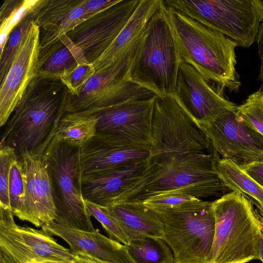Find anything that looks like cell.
<instances>
[{
	"mask_svg": "<svg viewBox=\"0 0 263 263\" xmlns=\"http://www.w3.org/2000/svg\"><path fill=\"white\" fill-rule=\"evenodd\" d=\"M162 0H140L136 10L106 50L92 63L95 73L114 65L143 34L147 24Z\"/></svg>",
	"mask_w": 263,
	"mask_h": 263,
	"instance_id": "7402d4cb",
	"label": "cell"
},
{
	"mask_svg": "<svg viewBox=\"0 0 263 263\" xmlns=\"http://www.w3.org/2000/svg\"><path fill=\"white\" fill-rule=\"evenodd\" d=\"M32 263H73V262L65 260H45Z\"/></svg>",
	"mask_w": 263,
	"mask_h": 263,
	"instance_id": "ab89813d",
	"label": "cell"
},
{
	"mask_svg": "<svg viewBox=\"0 0 263 263\" xmlns=\"http://www.w3.org/2000/svg\"><path fill=\"white\" fill-rule=\"evenodd\" d=\"M121 0H84V7L89 13L95 15L119 3Z\"/></svg>",
	"mask_w": 263,
	"mask_h": 263,
	"instance_id": "e575fe53",
	"label": "cell"
},
{
	"mask_svg": "<svg viewBox=\"0 0 263 263\" xmlns=\"http://www.w3.org/2000/svg\"><path fill=\"white\" fill-rule=\"evenodd\" d=\"M142 36L111 67L95 73L77 95L69 93L66 112L96 114L110 106L156 96L130 78Z\"/></svg>",
	"mask_w": 263,
	"mask_h": 263,
	"instance_id": "9c48e42d",
	"label": "cell"
},
{
	"mask_svg": "<svg viewBox=\"0 0 263 263\" xmlns=\"http://www.w3.org/2000/svg\"><path fill=\"white\" fill-rule=\"evenodd\" d=\"M212 149L240 166L263 160V136L239 121L235 111L201 127Z\"/></svg>",
	"mask_w": 263,
	"mask_h": 263,
	"instance_id": "5bb4252c",
	"label": "cell"
},
{
	"mask_svg": "<svg viewBox=\"0 0 263 263\" xmlns=\"http://www.w3.org/2000/svg\"><path fill=\"white\" fill-rule=\"evenodd\" d=\"M149 155V151L146 149L109 145L96 134L80 148L81 182L129 163L147 159Z\"/></svg>",
	"mask_w": 263,
	"mask_h": 263,
	"instance_id": "ffe728a7",
	"label": "cell"
},
{
	"mask_svg": "<svg viewBox=\"0 0 263 263\" xmlns=\"http://www.w3.org/2000/svg\"><path fill=\"white\" fill-rule=\"evenodd\" d=\"M259 259L263 263V229L262 230L259 241Z\"/></svg>",
	"mask_w": 263,
	"mask_h": 263,
	"instance_id": "f35d334b",
	"label": "cell"
},
{
	"mask_svg": "<svg viewBox=\"0 0 263 263\" xmlns=\"http://www.w3.org/2000/svg\"><path fill=\"white\" fill-rule=\"evenodd\" d=\"M224 89L181 61L172 96L201 128L226 114L236 111L237 106L224 98Z\"/></svg>",
	"mask_w": 263,
	"mask_h": 263,
	"instance_id": "4fadbf2b",
	"label": "cell"
},
{
	"mask_svg": "<svg viewBox=\"0 0 263 263\" xmlns=\"http://www.w3.org/2000/svg\"><path fill=\"white\" fill-rule=\"evenodd\" d=\"M153 210L163 222L162 239L171 248L174 263H210L215 223L213 202L197 199Z\"/></svg>",
	"mask_w": 263,
	"mask_h": 263,
	"instance_id": "8992f818",
	"label": "cell"
},
{
	"mask_svg": "<svg viewBox=\"0 0 263 263\" xmlns=\"http://www.w3.org/2000/svg\"><path fill=\"white\" fill-rule=\"evenodd\" d=\"M24 192L20 209L14 215L36 227H42L56 216L49 177L42 158L22 154Z\"/></svg>",
	"mask_w": 263,
	"mask_h": 263,
	"instance_id": "e0dca14e",
	"label": "cell"
},
{
	"mask_svg": "<svg viewBox=\"0 0 263 263\" xmlns=\"http://www.w3.org/2000/svg\"><path fill=\"white\" fill-rule=\"evenodd\" d=\"M73 253L74 255L73 263H101L83 252H77Z\"/></svg>",
	"mask_w": 263,
	"mask_h": 263,
	"instance_id": "74e56055",
	"label": "cell"
},
{
	"mask_svg": "<svg viewBox=\"0 0 263 263\" xmlns=\"http://www.w3.org/2000/svg\"><path fill=\"white\" fill-rule=\"evenodd\" d=\"M212 149L200 126L175 97L156 96L149 157L209 153Z\"/></svg>",
	"mask_w": 263,
	"mask_h": 263,
	"instance_id": "30bf717a",
	"label": "cell"
},
{
	"mask_svg": "<svg viewBox=\"0 0 263 263\" xmlns=\"http://www.w3.org/2000/svg\"><path fill=\"white\" fill-rule=\"evenodd\" d=\"M257 91L259 93L263 94V80L262 81V84H261L260 88Z\"/></svg>",
	"mask_w": 263,
	"mask_h": 263,
	"instance_id": "b9f144b4",
	"label": "cell"
},
{
	"mask_svg": "<svg viewBox=\"0 0 263 263\" xmlns=\"http://www.w3.org/2000/svg\"><path fill=\"white\" fill-rule=\"evenodd\" d=\"M155 97L121 103L97 113V134L111 145L149 151Z\"/></svg>",
	"mask_w": 263,
	"mask_h": 263,
	"instance_id": "7c38bea8",
	"label": "cell"
},
{
	"mask_svg": "<svg viewBox=\"0 0 263 263\" xmlns=\"http://www.w3.org/2000/svg\"><path fill=\"white\" fill-rule=\"evenodd\" d=\"M126 246L136 263H174L173 253L162 239L151 237L133 238Z\"/></svg>",
	"mask_w": 263,
	"mask_h": 263,
	"instance_id": "4316f807",
	"label": "cell"
},
{
	"mask_svg": "<svg viewBox=\"0 0 263 263\" xmlns=\"http://www.w3.org/2000/svg\"><path fill=\"white\" fill-rule=\"evenodd\" d=\"M24 192L22 162L18 158L12 164L9 183L10 208L15 215L18 212Z\"/></svg>",
	"mask_w": 263,
	"mask_h": 263,
	"instance_id": "1f68e13d",
	"label": "cell"
},
{
	"mask_svg": "<svg viewBox=\"0 0 263 263\" xmlns=\"http://www.w3.org/2000/svg\"><path fill=\"white\" fill-rule=\"evenodd\" d=\"M173 8L231 39L238 47L256 42L263 21L261 0H163Z\"/></svg>",
	"mask_w": 263,
	"mask_h": 263,
	"instance_id": "ba28073f",
	"label": "cell"
},
{
	"mask_svg": "<svg viewBox=\"0 0 263 263\" xmlns=\"http://www.w3.org/2000/svg\"><path fill=\"white\" fill-rule=\"evenodd\" d=\"M148 159L129 163L82 181L84 200L102 206L111 204L140 176L146 166Z\"/></svg>",
	"mask_w": 263,
	"mask_h": 263,
	"instance_id": "44dd1931",
	"label": "cell"
},
{
	"mask_svg": "<svg viewBox=\"0 0 263 263\" xmlns=\"http://www.w3.org/2000/svg\"><path fill=\"white\" fill-rule=\"evenodd\" d=\"M88 63L84 52L65 34L39 54L36 74L60 79L80 65Z\"/></svg>",
	"mask_w": 263,
	"mask_h": 263,
	"instance_id": "cb8c5ba5",
	"label": "cell"
},
{
	"mask_svg": "<svg viewBox=\"0 0 263 263\" xmlns=\"http://www.w3.org/2000/svg\"><path fill=\"white\" fill-rule=\"evenodd\" d=\"M215 232L210 263H247L259 259L263 226L253 204L232 191L213 201Z\"/></svg>",
	"mask_w": 263,
	"mask_h": 263,
	"instance_id": "277c9868",
	"label": "cell"
},
{
	"mask_svg": "<svg viewBox=\"0 0 263 263\" xmlns=\"http://www.w3.org/2000/svg\"><path fill=\"white\" fill-rule=\"evenodd\" d=\"M237 120L263 136V94L250 95L236 111Z\"/></svg>",
	"mask_w": 263,
	"mask_h": 263,
	"instance_id": "f1b7e54d",
	"label": "cell"
},
{
	"mask_svg": "<svg viewBox=\"0 0 263 263\" xmlns=\"http://www.w3.org/2000/svg\"><path fill=\"white\" fill-rule=\"evenodd\" d=\"M181 63L167 7L162 3L148 21L130 80L156 96H173Z\"/></svg>",
	"mask_w": 263,
	"mask_h": 263,
	"instance_id": "5b68a950",
	"label": "cell"
},
{
	"mask_svg": "<svg viewBox=\"0 0 263 263\" xmlns=\"http://www.w3.org/2000/svg\"><path fill=\"white\" fill-rule=\"evenodd\" d=\"M213 151V150H212ZM216 170L230 190L241 194L263 215V187L250 177L242 167L228 159L220 158L213 151Z\"/></svg>",
	"mask_w": 263,
	"mask_h": 263,
	"instance_id": "d4e9b609",
	"label": "cell"
},
{
	"mask_svg": "<svg viewBox=\"0 0 263 263\" xmlns=\"http://www.w3.org/2000/svg\"><path fill=\"white\" fill-rule=\"evenodd\" d=\"M106 207L129 240L143 237L163 238V221L143 202L114 203Z\"/></svg>",
	"mask_w": 263,
	"mask_h": 263,
	"instance_id": "603a6c76",
	"label": "cell"
},
{
	"mask_svg": "<svg viewBox=\"0 0 263 263\" xmlns=\"http://www.w3.org/2000/svg\"><path fill=\"white\" fill-rule=\"evenodd\" d=\"M0 263H32L45 260L73 262L74 253L48 232L17 225L9 208L0 205Z\"/></svg>",
	"mask_w": 263,
	"mask_h": 263,
	"instance_id": "8fae6325",
	"label": "cell"
},
{
	"mask_svg": "<svg viewBox=\"0 0 263 263\" xmlns=\"http://www.w3.org/2000/svg\"><path fill=\"white\" fill-rule=\"evenodd\" d=\"M84 201L90 216L95 218L102 224L110 239L125 246L129 245V239L109 214L106 206Z\"/></svg>",
	"mask_w": 263,
	"mask_h": 263,
	"instance_id": "f546056e",
	"label": "cell"
},
{
	"mask_svg": "<svg viewBox=\"0 0 263 263\" xmlns=\"http://www.w3.org/2000/svg\"><path fill=\"white\" fill-rule=\"evenodd\" d=\"M41 0L20 20L10 32L2 53L0 61V82L4 81L20 45L35 19L38 7Z\"/></svg>",
	"mask_w": 263,
	"mask_h": 263,
	"instance_id": "83f0119b",
	"label": "cell"
},
{
	"mask_svg": "<svg viewBox=\"0 0 263 263\" xmlns=\"http://www.w3.org/2000/svg\"><path fill=\"white\" fill-rule=\"evenodd\" d=\"M97 114L66 112L61 119L55 136L65 142L81 147L96 134Z\"/></svg>",
	"mask_w": 263,
	"mask_h": 263,
	"instance_id": "484cf974",
	"label": "cell"
},
{
	"mask_svg": "<svg viewBox=\"0 0 263 263\" xmlns=\"http://www.w3.org/2000/svg\"><path fill=\"white\" fill-rule=\"evenodd\" d=\"M197 199L187 195L167 194L152 196L143 202L152 210H158L176 207Z\"/></svg>",
	"mask_w": 263,
	"mask_h": 263,
	"instance_id": "836d02e7",
	"label": "cell"
},
{
	"mask_svg": "<svg viewBox=\"0 0 263 263\" xmlns=\"http://www.w3.org/2000/svg\"><path fill=\"white\" fill-rule=\"evenodd\" d=\"M84 0H41L35 22L40 29V53L48 50L60 37L95 15L84 7Z\"/></svg>",
	"mask_w": 263,
	"mask_h": 263,
	"instance_id": "ac0fdd59",
	"label": "cell"
},
{
	"mask_svg": "<svg viewBox=\"0 0 263 263\" xmlns=\"http://www.w3.org/2000/svg\"><path fill=\"white\" fill-rule=\"evenodd\" d=\"M167 8L181 61L211 82L230 91L238 90L241 83L236 70L237 43L183 13Z\"/></svg>",
	"mask_w": 263,
	"mask_h": 263,
	"instance_id": "3957f363",
	"label": "cell"
},
{
	"mask_svg": "<svg viewBox=\"0 0 263 263\" xmlns=\"http://www.w3.org/2000/svg\"><path fill=\"white\" fill-rule=\"evenodd\" d=\"M80 148L55 136L42 159L49 177L55 206L54 221L73 229L91 232L96 230L82 195Z\"/></svg>",
	"mask_w": 263,
	"mask_h": 263,
	"instance_id": "52a82bcc",
	"label": "cell"
},
{
	"mask_svg": "<svg viewBox=\"0 0 263 263\" xmlns=\"http://www.w3.org/2000/svg\"><path fill=\"white\" fill-rule=\"evenodd\" d=\"M69 91L60 79L39 74L32 79L11 114L1 135L0 146L42 158L66 113Z\"/></svg>",
	"mask_w": 263,
	"mask_h": 263,
	"instance_id": "7a4b0ae2",
	"label": "cell"
},
{
	"mask_svg": "<svg viewBox=\"0 0 263 263\" xmlns=\"http://www.w3.org/2000/svg\"><path fill=\"white\" fill-rule=\"evenodd\" d=\"M18 158L13 148L0 146V205L10 209L9 195L10 170L12 164Z\"/></svg>",
	"mask_w": 263,
	"mask_h": 263,
	"instance_id": "4dcf8cb0",
	"label": "cell"
},
{
	"mask_svg": "<svg viewBox=\"0 0 263 263\" xmlns=\"http://www.w3.org/2000/svg\"><path fill=\"white\" fill-rule=\"evenodd\" d=\"M140 0H121L83 21L66 35L92 63L109 47L127 23Z\"/></svg>",
	"mask_w": 263,
	"mask_h": 263,
	"instance_id": "9a60e30c",
	"label": "cell"
},
{
	"mask_svg": "<svg viewBox=\"0 0 263 263\" xmlns=\"http://www.w3.org/2000/svg\"><path fill=\"white\" fill-rule=\"evenodd\" d=\"M240 166L250 177L263 187V160Z\"/></svg>",
	"mask_w": 263,
	"mask_h": 263,
	"instance_id": "d590c367",
	"label": "cell"
},
{
	"mask_svg": "<svg viewBox=\"0 0 263 263\" xmlns=\"http://www.w3.org/2000/svg\"><path fill=\"white\" fill-rule=\"evenodd\" d=\"M256 213V214L258 216V217L259 218L262 226H263V215L259 213L258 212H257V211H255Z\"/></svg>",
	"mask_w": 263,
	"mask_h": 263,
	"instance_id": "60d3db41",
	"label": "cell"
},
{
	"mask_svg": "<svg viewBox=\"0 0 263 263\" xmlns=\"http://www.w3.org/2000/svg\"><path fill=\"white\" fill-rule=\"evenodd\" d=\"M95 73L92 63L78 66L70 72L63 76L60 80L67 87L70 96H76L85 83Z\"/></svg>",
	"mask_w": 263,
	"mask_h": 263,
	"instance_id": "d6a6232c",
	"label": "cell"
},
{
	"mask_svg": "<svg viewBox=\"0 0 263 263\" xmlns=\"http://www.w3.org/2000/svg\"><path fill=\"white\" fill-rule=\"evenodd\" d=\"M229 191L217 173L212 149L204 154L161 155L149 157L140 176L112 203L143 202L167 194L200 199Z\"/></svg>",
	"mask_w": 263,
	"mask_h": 263,
	"instance_id": "6da1fadb",
	"label": "cell"
},
{
	"mask_svg": "<svg viewBox=\"0 0 263 263\" xmlns=\"http://www.w3.org/2000/svg\"><path fill=\"white\" fill-rule=\"evenodd\" d=\"M258 54L260 59L261 64L259 73V80H263V21L261 22L256 36Z\"/></svg>",
	"mask_w": 263,
	"mask_h": 263,
	"instance_id": "8d00e7d4",
	"label": "cell"
},
{
	"mask_svg": "<svg viewBox=\"0 0 263 263\" xmlns=\"http://www.w3.org/2000/svg\"><path fill=\"white\" fill-rule=\"evenodd\" d=\"M40 29L35 20L24 36L9 71L0 85V125L5 126L26 88L36 76Z\"/></svg>",
	"mask_w": 263,
	"mask_h": 263,
	"instance_id": "2e32d148",
	"label": "cell"
},
{
	"mask_svg": "<svg viewBox=\"0 0 263 263\" xmlns=\"http://www.w3.org/2000/svg\"><path fill=\"white\" fill-rule=\"evenodd\" d=\"M51 235L65 240L72 252H81L101 263H136L127 246L99 231H81L52 221L42 227Z\"/></svg>",
	"mask_w": 263,
	"mask_h": 263,
	"instance_id": "d6986e66",
	"label": "cell"
}]
</instances>
